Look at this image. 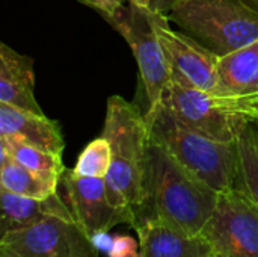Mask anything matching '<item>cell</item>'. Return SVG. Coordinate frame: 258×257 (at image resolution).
<instances>
[{
  "mask_svg": "<svg viewBox=\"0 0 258 257\" xmlns=\"http://www.w3.org/2000/svg\"><path fill=\"white\" fill-rule=\"evenodd\" d=\"M59 188L65 194L74 220L91 236L101 230H110L119 224L135 226L133 212L115 208L107 195L106 180L98 177H80L73 170H65Z\"/></svg>",
  "mask_w": 258,
  "mask_h": 257,
  "instance_id": "30bf717a",
  "label": "cell"
},
{
  "mask_svg": "<svg viewBox=\"0 0 258 257\" xmlns=\"http://www.w3.org/2000/svg\"><path fill=\"white\" fill-rule=\"evenodd\" d=\"M112 162V148L109 141L101 135L91 141L80 153L73 171L80 177L104 179Z\"/></svg>",
  "mask_w": 258,
  "mask_h": 257,
  "instance_id": "d6986e66",
  "label": "cell"
},
{
  "mask_svg": "<svg viewBox=\"0 0 258 257\" xmlns=\"http://www.w3.org/2000/svg\"><path fill=\"white\" fill-rule=\"evenodd\" d=\"M0 103L44 115L35 97V70L29 56L0 44Z\"/></svg>",
  "mask_w": 258,
  "mask_h": 257,
  "instance_id": "7c38bea8",
  "label": "cell"
},
{
  "mask_svg": "<svg viewBox=\"0 0 258 257\" xmlns=\"http://www.w3.org/2000/svg\"><path fill=\"white\" fill-rule=\"evenodd\" d=\"M106 21L125 39L133 52L148 101L144 114L151 117L162 103L165 88L171 80V67L151 21L150 8L130 0L116 14L106 17Z\"/></svg>",
  "mask_w": 258,
  "mask_h": 257,
  "instance_id": "5b68a950",
  "label": "cell"
},
{
  "mask_svg": "<svg viewBox=\"0 0 258 257\" xmlns=\"http://www.w3.org/2000/svg\"><path fill=\"white\" fill-rule=\"evenodd\" d=\"M80 2L91 6L92 9L98 11L106 18V17H110V15L116 14L130 0H80Z\"/></svg>",
  "mask_w": 258,
  "mask_h": 257,
  "instance_id": "44dd1931",
  "label": "cell"
},
{
  "mask_svg": "<svg viewBox=\"0 0 258 257\" xmlns=\"http://www.w3.org/2000/svg\"><path fill=\"white\" fill-rule=\"evenodd\" d=\"M219 95L228 100H240L248 95L258 80V39L218 62Z\"/></svg>",
  "mask_w": 258,
  "mask_h": 257,
  "instance_id": "9a60e30c",
  "label": "cell"
},
{
  "mask_svg": "<svg viewBox=\"0 0 258 257\" xmlns=\"http://www.w3.org/2000/svg\"><path fill=\"white\" fill-rule=\"evenodd\" d=\"M150 17L171 67V76L219 95V58L184 32L174 30L165 14L150 9Z\"/></svg>",
  "mask_w": 258,
  "mask_h": 257,
  "instance_id": "9c48e42d",
  "label": "cell"
},
{
  "mask_svg": "<svg viewBox=\"0 0 258 257\" xmlns=\"http://www.w3.org/2000/svg\"><path fill=\"white\" fill-rule=\"evenodd\" d=\"M0 257H21V256L15 254L14 251L8 250V248H5V247H0Z\"/></svg>",
  "mask_w": 258,
  "mask_h": 257,
  "instance_id": "484cf974",
  "label": "cell"
},
{
  "mask_svg": "<svg viewBox=\"0 0 258 257\" xmlns=\"http://www.w3.org/2000/svg\"><path fill=\"white\" fill-rule=\"evenodd\" d=\"M0 153L9 155L20 165L54 183L60 182V177L67 170L62 156L36 147L18 136H0Z\"/></svg>",
  "mask_w": 258,
  "mask_h": 257,
  "instance_id": "e0dca14e",
  "label": "cell"
},
{
  "mask_svg": "<svg viewBox=\"0 0 258 257\" xmlns=\"http://www.w3.org/2000/svg\"><path fill=\"white\" fill-rule=\"evenodd\" d=\"M91 241L94 244V247L100 251V253H104L106 256L110 253L112 247H113V242H115V236L109 233V230H101V232H97L94 235H91Z\"/></svg>",
  "mask_w": 258,
  "mask_h": 257,
  "instance_id": "7402d4cb",
  "label": "cell"
},
{
  "mask_svg": "<svg viewBox=\"0 0 258 257\" xmlns=\"http://www.w3.org/2000/svg\"><path fill=\"white\" fill-rule=\"evenodd\" d=\"M0 136H18L36 147L62 156L65 141L57 121L45 114L23 111L0 103Z\"/></svg>",
  "mask_w": 258,
  "mask_h": 257,
  "instance_id": "4fadbf2b",
  "label": "cell"
},
{
  "mask_svg": "<svg viewBox=\"0 0 258 257\" xmlns=\"http://www.w3.org/2000/svg\"><path fill=\"white\" fill-rule=\"evenodd\" d=\"M0 247L21 257H98L86 230L71 218L50 217L0 236Z\"/></svg>",
  "mask_w": 258,
  "mask_h": 257,
  "instance_id": "ba28073f",
  "label": "cell"
},
{
  "mask_svg": "<svg viewBox=\"0 0 258 257\" xmlns=\"http://www.w3.org/2000/svg\"><path fill=\"white\" fill-rule=\"evenodd\" d=\"M107 257H139V242L128 235H115V242Z\"/></svg>",
  "mask_w": 258,
  "mask_h": 257,
  "instance_id": "ffe728a7",
  "label": "cell"
},
{
  "mask_svg": "<svg viewBox=\"0 0 258 257\" xmlns=\"http://www.w3.org/2000/svg\"><path fill=\"white\" fill-rule=\"evenodd\" d=\"M162 105L184 126L222 142H236L246 115L236 109L234 101L207 92L171 76Z\"/></svg>",
  "mask_w": 258,
  "mask_h": 257,
  "instance_id": "8992f818",
  "label": "cell"
},
{
  "mask_svg": "<svg viewBox=\"0 0 258 257\" xmlns=\"http://www.w3.org/2000/svg\"><path fill=\"white\" fill-rule=\"evenodd\" d=\"M218 195L151 138L144 195L135 211V226L144 221H159L192 236L201 235L216 209Z\"/></svg>",
  "mask_w": 258,
  "mask_h": 257,
  "instance_id": "6da1fadb",
  "label": "cell"
},
{
  "mask_svg": "<svg viewBox=\"0 0 258 257\" xmlns=\"http://www.w3.org/2000/svg\"><path fill=\"white\" fill-rule=\"evenodd\" d=\"M110 144L112 162L104 177L110 203L135 214L144 195L150 126L145 114L121 95L107 98L101 133Z\"/></svg>",
  "mask_w": 258,
  "mask_h": 257,
  "instance_id": "7a4b0ae2",
  "label": "cell"
},
{
  "mask_svg": "<svg viewBox=\"0 0 258 257\" xmlns=\"http://www.w3.org/2000/svg\"><path fill=\"white\" fill-rule=\"evenodd\" d=\"M151 138L190 174L218 194L234 188L237 176L236 142H222L201 135L178 121L162 103L145 117Z\"/></svg>",
  "mask_w": 258,
  "mask_h": 257,
  "instance_id": "3957f363",
  "label": "cell"
},
{
  "mask_svg": "<svg viewBox=\"0 0 258 257\" xmlns=\"http://www.w3.org/2000/svg\"><path fill=\"white\" fill-rule=\"evenodd\" d=\"M0 188L23 197L47 198L59 191V183L41 177L15 162L9 155L0 153Z\"/></svg>",
  "mask_w": 258,
  "mask_h": 257,
  "instance_id": "ac0fdd59",
  "label": "cell"
},
{
  "mask_svg": "<svg viewBox=\"0 0 258 257\" xmlns=\"http://www.w3.org/2000/svg\"><path fill=\"white\" fill-rule=\"evenodd\" d=\"M201 235L219 256L258 257V208L234 188L221 192Z\"/></svg>",
  "mask_w": 258,
  "mask_h": 257,
  "instance_id": "52a82bcc",
  "label": "cell"
},
{
  "mask_svg": "<svg viewBox=\"0 0 258 257\" xmlns=\"http://www.w3.org/2000/svg\"><path fill=\"white\" fill-rule=\"evenodd\" d=\"M0 203H2V223H0V236L26 229L39 221H44L50 217L71 218L73 212L60 197L59 191L47 198H32L12 194L0 188Z\"/></svg>",
  "mask_w": 258,
  "mask_h": 257,
  "instance_id": "5bb4252c",
  "label": "cell"
},
{
  "mask_svg": "<svg viewBox=\"0 0 258 257\" xmlns=\"http://www.w3.org/2000/svg\"><path fill=\"white\" fill-rule=\"evenodd\" d=\"M242 2L258 14V0H242Z\"/></svg>",
  "mask_w": 258,
  "mask_h": 257,
  "instance_id": "4316f807",
  "label": "cell"
},
{
  "mask_svg": "<svg viewBox=\"0 0 258 257\" xmlns=\"http://www.w3.org/2000/svg\"><path fill=\"white\" fill-rule=\"evenodd\" d=\"M237 176L234 189L246 195L258 208V127L252 118L246 117L237 138Z\"/></svg>",
  "mask_w": 258,
  "mask_h": 257,
  "instance_id": "2e32d148",
  "label": "cell"
},
{
  "mask_svg": "<svg viewBox=\"0 0 258 257\" xmlns=\"http://www.w3.org/2000/svg\"><path fill=\"white\" fill-rule=\"evenodd\" d=\"M212 257H222V256H219V254H216V253H215V254H213Z\"/></svg>",
  "mask_w": 258,
  "mask_h": 257,
  "instance_id": "f1b7e54d",
  "label": "cell"
},
{
  "mask_svg": "<svg viewBox=\"0 0 258 257\" xmlns=\"http://www.w3.org/2000/svg\"><path fill=\"white\" fill-rule=\"evenodd\" d=\"M166 17L218 58L258 39V14L242 0H184Z\"/></svg>",
  "mask_w": 258,
  "mask_h": 257,
  "instance_id": "277c9868",
  "label": "cell"
},
{
  "mask_svg": "<svg viewBox=\"0 0 258 257\" xmlns=\"http://www.w3.org/2000/svg\"><path fill=\"white\" fill-rule=\"evenodd\" d=\"M252 97H258V80L254 83V86L249 89L248 95H246V97H243V98H252ZM243 98H240V100H243Z\"/></svg>",
  "mask_w": 258,
  "mask_h": 257,
  "instance_id": "d4e9b609",
  "label": "cell"
},
{
  "mask_svg": "<svg viewBox=\"0 0 258 257\" xmlns=\"http://www.w3.org/2000/svg\"><path fill=\"white\" fill-rule=\"evenodd\" d=\"M138 233L139 257H212L215 250L203 235H187L159 221L133 227Z\"/></svg>",
  "mask_w": 258,
  "mask_h": 257,
  "instance_id": "8fae6325",
  "label": "cell"
},
{
  "mask_svg": "<svg viewBox=\"0 0 258 257\" xmlns=\"http://www.w3.org/2000/svg\"><path fill=\"white\" fill-rule=\"evenodd\" d=\"M237 111L245 114L249 118L258 120V97L252 98H243V100H233Z\"/></svg>",
  "mask_w": 258,
  "mask_h": 257,
  "instance_id": "603a6c76",
  "label": "cell"
},
{
  "mask_svg": "<svg viewBox=\"0 0 258 257\" xmlns=\"http://www.w3.org/2000/svg\"><path fill=\"white\" fill-rule=\"evenodd\" d=\"M181 2H184V0H151L150 9L168 15V14H169L175 6H178Z\"/></svg>",
  "mask_w": 258,
  "mask_h": 257,
  "instance_id": "cb8c5ba5",
  "label": "cell"
},
{
  "mask_svg": "<svg viewBox=\"0 0 258 257\" xmlns=\"http://www.w3.org/2000/svg\"><path fill=\"white\" fill-rule=\"evenodd\" d=\"M132 2H135L136 5L144 6V8H150V3H151V0H132Z\"/></svg>",
  "mask_w": 258,
  "mask_h": 257,
  "instance_id": "83f0119b",
  "label": "cell"
},
{
  "mask_svg": "<svg viewBox=\"0 0 258 257\" xmlns=\"http://www.w3.org/2000/svg\"><path fill=\"white\" fill-rule=\"evenodd\" d=\"M252 120H254V118H252ZM254 123L257 124V127H258V120H254Z\"/></svg>",
  "mask_w": 258,
  "mask_h": 257,
  "instance_id": "f546056e",
  "label": "cell"
}]
</instances>
